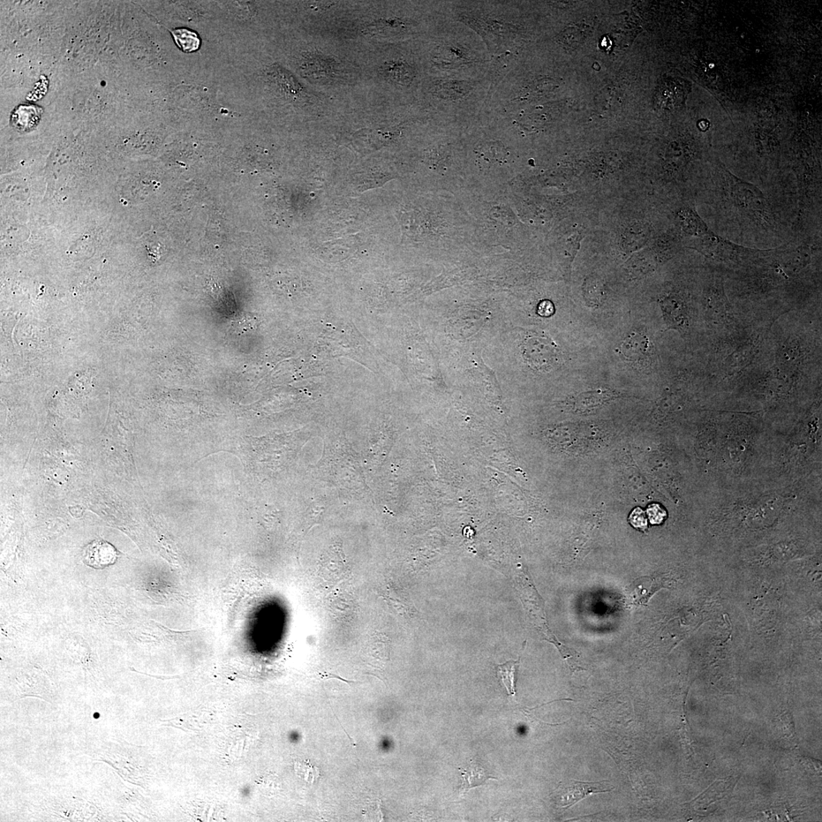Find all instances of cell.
<instances>
[{"label":"cell","mask_w":822,"mask_h":822,"mask_svg":"<svg viewBox=\"0 0 822 822\" xmlns=\"http://www.w3.org/2000/svg\"><path fill=\"white\" fill-rule=\"evenodd\" d=\"M630 522L635 527H641V529H645L646 527V520L643 511L640 510L639 509H637L635 512H633L630 516Z\"/></svg>","instance_id":"cell-22"},{"label":"cell","mask_w":822,"mask_h":822,"mask_svg":"<svg viewBox=\"0 0 822 822\" xmlns=\"http://www.w3.org/2000/svg\"><path fill=\"white\" fill-rule=\"evenodd\" d=\"M615 396V395L612 391L599 390L588 392V393L579 395L575 398V407L579 411L595 409V407L613 399Z\"/></svg>","instance_id":"cell-14"},{"label":"cell","mask_w":822,"mask_h":822,"mask_svg":"<svg viewBox=\"0 0 822 822\" xmlns=\"http://www.w3.org/2000/svg\"><path fill=\"white\" fill-rule=\"evenodd\" d=\"M614 790L609 783L570 781L561 784L553 796L554 801L561 808H570L591 794L608 793Z\"/></svg>","instance_id":"cell-4"},{"label":"cell","mask_w":822,"mask_h":822,"mask_svg":"<svg viewBox=\"0 0 822 822\" xmlns=\"http://www.w3.org/2000/svg\"><path fill=\"white\" fill-rule=\"evenodd\" d=\"M476 154V162L481 169L499 167L507 161V150L499 142L485 143L478 149Z\"/></svg>","instance_id":"cell-10"},{"label":"cell","mask_w":822,"mask_h":822,"mask_svg":"<svg viewBox=\"0 0 822 822\" xmlns=\"http://www.w3.org/2000/svg\"><path fill=\"white\" fill-rule=\"evenodd\" d=\"M458 771L461 773L462 778V786L460 788L461 796H465L472 788L484 785L488 780H497L473 760L469 766L458 768Z\"/></svg>","instance_id":"cell-11"},{"label":"cell","mask_w":822,"mask_h":822,"mask_svg":"<svg viewBox=\"0 0 822 822\" xmlns=\"http://www.w3.org/2000/svg\"><path fill=\"white\" fill-rule=\"evenodd\" d=\"M713 187L722 209L731 212L740 222L752 225L761 232H776L780 218L760 188L726 172Z\"/></svg>","instance_id":"cell-1"},{"label":"cell","mask_w":822,"mask_h":822,"mask_svg":"<svg viewBox=\"0 0 822 822\" xmlns=\"http://www.w3.org/2000/svg\"><path fill=\"white\" fill-rule=\"evenodd\" d=\"M84 557L85 562L90 567L104 568L115 563L117 552L108 542L97 540L85 549Z\"/></svg>","instance_id":"cell-8"},{"label":"cell","mask_w":822,"mask_h":822,"mask_svg":"<svg viewBox=\"0 0 822 822\" xmlns=\"http://www.w3.org/2000/svg\"><path fill=\"white\" fill-rule=\"evenodd\" d=\"M677 221L684 235L689 239L702 236L711 230L693 206L682 208L678 214Z\"/></svg>","instance_id":"cell-9"},{"label":"cell","mask_w":822,"mask_h":822,"mask_svg":"<svg viewBox=\"0 0 822 822\" xmlns=\"http://www.w3.org/2000/svg\"><path fill=\"white\" fill-rule=\"evenodd\" d=\"M660 305L663 312L666 316V319L670 323H673L678 326L681 321V317L683 314V301L682 299L673 294V295L667 296L660 300Z\"/></svg>","instance_id":"cell-16"},{"label":"cell","mask_w":822,"mask_h":822,"mask_svg":"<svg viewBox=\"0 0 822 822\" xmlns=\"http://www.w3.org/2000/svg\"><path fill=\"white\" fill-rule=\"evenodd\" d=\"M519 664V660H510L496 666V675L502 681L510 696L516 695L515 674Z\"/></svg>","instance_id":"cell-17"},{"label":"cell","mask_w":822,"mask_h":822,"mask_svg":"<svg viewBox=\"0 0 822 822\" xmlns=\"http://www.w3.org/2000/svg\"><path fill=\"white\" fill-rule=\"evenodd\" d=\"M309 64H312V72L316 78H328L334 73L333 62L321 56H315Z\"/></svg>","instance_id":"cell-19"},{"label":"cell","mask_w":822,"mask_h":822,"mask_svg":"<svg viewBox=\"0 0 822 822\" xmlns=\"http://www.w3.org/2000/svg\"><path fill=\"white\" fill-rule=\"evenodd\" d=\"M40 109L34 105H21L14 111L12 122L20 130L31 129L41 118Z\"/></svg>","instance_id":"cell-13"},{"label":"cell","mask_w":822,"mask_h":822,"mask_svg":"<svg viewBox=\"0 0 822 822\" xmlns=\"http://www.w3.org/2000/svg\"><path fill=\"white\" fill-rule=\"evenodd\" d=\"M689 247L707 259L742 266H749L767 251L736 244L711 230L702 236L690 239Z\"/></svg>","instance_id":"cell-2"},{"label":"cell","mask_w":822,"mask_h":822,"mask_svg":"<svg viewBox=\"0 0 822 822\" xmlns=\"http://www.w3.org/2000/svg\"><path fill=\"white\" fill-rule=\"evenodd\" d=\"M330 608L333 610L334 614L337 615H346L351 614L353 612V601L351 598H348V595H343L342 597H337L330 602Z\"/></svg>","instance_id":"cell-20"},{"label":"cell","mask_w":822,"mask_h":822,"mask_svg":"<svg viewBox=\"0 0 822 822\" xmlns=\"http://www.w3.org/2000/svg\"><path fill=\"white\" fill-rule=\"evenodd\" d=\"M348 571L342 543L335 542L324 550L321 555L317 576L323 584L331 586L345 579L348 575Z\"/></svg>","instance_id":"cell-3"},{"label":"cell","mask_w":822,"mask_h":822,"mask_svg":"<svg viewBox=\"0 0 822 822\" xmlns=\"http://www.w3.org/2000/svg\"><path fill=\"white\" fill-rule=\"evenodd\" d=\"M624 357L636 368L646 369L651 363L650 341L644 335L630 334L622 345Z\"/></svg>","instance_id":"cell-5"},{"label":"cell","mask_w":822,"mask_h":822,"mask_svg":"<svg viewBox=\"0 0 822 822\" xmlns=\"http://www.w3.org/2000/svg\"><path fill=\"white\" fill-rule=\"evenodd\" d=\"M648 514L650 516L652 523H660L666 516V512L658 505H654V506L648 509Z\"/></svg>","instance_id":"cell-21"},{"label":"cell","mask_w":822,"mask_h":822,"mask_svg":"<svg viewBox=\"0 0 822 822\" xmlns=\"http://www.w3.org/2000/svg\"><path fill=\"white\" fill-rule=\"evenodd\" d=\"M525 357L537 369L549 368L557 359V349L545 338L533 337L525 346Z\"/></svg>","instance_id":"cell-6"},{"label":"cell","mask_w":822,"mask_h":822,"mask_svg":"<svg viewBox=\"0 0 822 822\" xmlns=\"http://www.w3.org/2000/svg\"><path fill=\"white\" fill-rule=\"evenodd\" d=\"M583 290L588 306L598 308L604 303L606 297V286L599 277L593 274L587 277Z\"/></svg>","instance_id":"cell-12"},{"label":"cell","mask_w":822,"mask_h":822,"mask_svg":"<svg viewBox=\"0 0 822 822\" xmlns=\"http://www.w3.org/2000/svg\"><path fill=\"white\" fill-rule=\"evenodd\" d=\"M384 73L391 80L407 84L414 75L412 67L402 62H392L384 64Z\"/></svg>","instance_id":"cell-15"},{"label":"cell","mask_w":822,"mask_h":822,"mask_svg":"<svg viewBox=\"0 0 822 822\" xmlns=\"http://www.w3.org/2000/svg\"><path fill=\"white\" fill-rule=\"evenodd\" d=\"M317 676H318L319 678H320V680H334V678H335V680H338L342 681V682H344L345 683H348V684H352V683L355 682L354 681L345 680V678H344L341 676H339L337 675H335L333 673H326V672L319 673L318 674H317Z\"/></svg>","instance_id":"cell-23"},{"label":"cell","mask_w":822,"mask_h":822,"mask_svg":"<svg viewBox=\"0 0 822 822\" xmlns=\"http://www.w3.org/2000/svg\"><path fill=\"white\" fill-rule=\"evenodd\" d=\"M171 33L174 37L176 44L184 51L192 52L199 48V37L197 34L189 31V30L176 29L174 31H171Z\"/></svg>","instance_id":"cell-18"},{"label":"cell","mask_w":822,"mask_h":822,"mask_svg":"<svg viewBox=\"0 0 822 822\" xmlns=\"http://www.w3.org/2000/svg\"><path fill=\"white\" fill-rule=\"evenodd\" d=\"M362 657L368 666L382 668L389 660V638L379 632L373 633L365 644Z\"/></svg>","instance_id":"cell-7"}]
</instances>
